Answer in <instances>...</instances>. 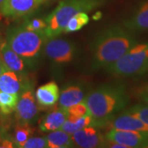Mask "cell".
I'll return each instance as SVG.
<instances>
[{"instance_id": "6da1fadb", "label": "cell", "mask_w": 148, "mask_h": 148, "mask_svg": "<svg viewBox=\"0 0 148 148\" xmlns=\"http://www.w3.org/2000/svg\"><path fill=\"white\" fill-rule=\"evenodd\" d=\"M138 44L132 32L119 25L103 28L94 37L90 45L91 68L106 69Z\"/></svg>"}, {"instance_id": "7a4b0ae2", "label": "cell", "mask_w": 148, "mask_h": 148, "mask_svg": "<svg viewBox=\"0 0 148 148\" xmlns=\"http://www.w3.org/2000/svg\"><path fill=\"white\" fill-rule=\"evenodd\" d=\"M128 101L125 86L119 83L102 85L90 91L84 100L95 127L107 125L127 106Z\"/></svg>"}, {"instance_id": "3957f363", "label": "cell", "mask_w": 148, "mask_h": 148, "mask_svg": "<svg viewBox=\"0 0 148 148\" xmlns=\"http://www.w3.org/2000/svg\"><path fill=\"white\" fill-rule=\"evenodd\" d=\"M48 39L45 31L32 32L21 26L8 30L6 42L32 68L39 59Z\"/></svg>"}, {"instance_id": "277c9868", "label": "cell", "mask_w": 148, "mask_h": 148, "mask_svg": "<svg viewBox=\"0 0 148 148\" xmlns=\"http://www.w3.org/2000/svg\"><path fill=\"white\" fill-rule=\"evenodd\" d=\"M106 0H63L45 20L47 27L45 32L47 37L54 38L61 35L69 20L81 12H90L104 5Z\"/></svg>"}, {"instance_id": "5b68a950", "label": "cell", "mask_w": 148, "mask_h": 148, "mask_svg": "<svg viewBox=\"0 0 148 148\" xmlns=\"http://www.w3.org/2000/svg\"><path fill=\"white\" fill-rule=\"evenodd\" d=\"M105 69L116 77H133L147 73L148 42L136 44L121 58Z\"/></svg>"}, {"instance_id": "8992f818", "label": "cell", "mask_w": 148, "mask_h": 148, "mask_svg": "<svg viewBox=\"0 0 148 148\" xmlns=\"http://www.w3.org/2000/svg\"><path fill=\"white\" fill-rule=\"evenodd\" d=\"M44 53L48 58L58 64H69L73 61L76 47L68 40L49 38L45 44Z\"/></svg>"}, {"instance_id": "52a82bcc", "label": "cell", "mask_w": 148, "mask_h": 148, "mask_svg": "<svg viewBox=\"0 0 148 148\" xmlns=\"http://www.w3.org/2000/svg\"><path fill=\"white\" fill-rule=\"evenodd\" d=\"M36 96L32 89H27L23 91L15 110V117L19 123H29L36 120L39 114V107L37 106Z\"/></svg>"}, {"instance_id": "ba28073f", "label": "cell", "mask_w": 148, "mask_h": 148, "mask_svg": "<svg viewBox=\"0 0 148 148\" xmlns=\"http://www.w3.org/2000/svg\"><path fill=\"white\" fill-rule=\"evenodd\" d=\"M46 0H6L0 8V14L8 18L29 16L36 11Z\"/></svg>"}, {"instance_id": "9c48e42d", "label": "cell", "mask_w": 148, "mask_h": 148, "mask_svg": "<svg viewBox=\"0 0 148 148\" xmlns=\"http://www.w3.org/2000/svg\"><path fill=\"white\" fill-rule=\"evenodd\" d=\"M106 137L108 141L124 145L127 148H147L148 146L147 132L111 128Z\"/></svg>"}, {"instance_id": "30bf717a", "label": "cell", "mask_w": 148, "mask_h": 148, "mask_svg": "<svg viewBox=\"0 0 148 148\" xmlns=\"http://www.w3.org/2000/svg\"><path fill=\"white\" fill-rule=\"evenodd\" d=\"M71 135L75 146L78 147H106L108 143L106 136L93 125L84 127Z\"/></svg>"}, {"instance_id": "8fae6325", "label": "cell", "mask_w": 148, "mask_h": 148, "mask_svg": "<svg viewBox=\"0 0 148 148\" xmlns=\"http://www.w3.org/2000/svg\"><path fill=\"white\" fill-rule=\"evenodd\" d=\"M0 54L7 70L23 75L26 74L27 69L30 68L27 62L13 51L6 41L0 44Z\"/></svg>"}, {"instance_id": "7c38bea8", "label": "cell", "mask_w": 148, "mask_h": 148, "mask_svg": "<svg viewBox=\"0 0 148 148\" xmlns=\"http://www.w3.org/2000/svg\"><path fill=\"white\" fill-rule=\"evenodd\" d=\"M109 123L111 128L148 133V124L147 123L143 122L138 117L125 112H123L121 114L113 118Z\"/></svg>"}, {"instance_id": "4fadbf2b", "label": "cell", "mask_w": 148, "mask_h": 148, "mask_svg": "<svg viewBox=\"0 0 148 148\" xmlns=\"http://www.w3.org/2000/svg\"><path fill=\"white\" fill-rule=\"evenodd\" d=\"M59 88L55 82H49L40 86L36 91V100L41 108L53 106L59 99Z\"/></svg>"}, {"instance_id": "5bb4252c", "label": "cell", "mask_w": 148, "mask_h": 148, "mask_svg": "<svg viewBox=\"0 0 148 148\" xmlns=\"http://www.w3.org/2000/svg\"><path fill=\"white\" fill-rule=\"evenodd\" d=\"M123 27L132 32L148 31V0L123 21Z\"/></svg>"}, {"instance_id": "9a60e30c", "label": "cell", "mask_w": 148, "mask_h": 148, "mask_svg": "<svg viewBox=\"0 0 148 148\" xmlns=\"http://www.w3.org/2000/svg\"><path fill=\"white\" fill-rule=\"evenodd\" d=\"M85 90L82 86L79 84L67 85L62 90L59 99H58V105L59 107L67 109L70 106L80 103L85 100Z\"/></svg>"}, {"instance_id": "2e32d148", "label": "cell", "mask_w": 148, "mask_h": 148, "mask_svg": "<svg viewBox=\"0 0 148 148\" xmlns=\"http://www.w3.org/2000/svg\"><path fill=\"white\" fill-rule=\"evenodd\" d=\"M68 119L67 110L59 107L48 113L40 122V129L42 132H53L60 129Z\"/></svg>"}, {"instance_id": "e0dca14e", "label": "cell", "mask_w": 148, "mask_h": 148, "mask_svg": "<svg viewBox=\"0 0 148 148\" xmlns=\"http://www.w3.org/2000/svg\"><path fill=\"white\" fill-rule=\"evenodd\" d=\"M25 87L22 74L16 73L10 70H5L0 74V91L19 94Z\"/></svg>"}, {"instance_id": "ac0fdd59", "label": "cell", "mask_w": 148, "mask_h": 148, "mask_svg": "<svg viewBox=\"0 0 148 148\" xmlns=\"http://www.w3.org/2000/svg\"><path fill=\"white\" fill-rule=\"evenodd\" d=\"M48 147L49 148L75 147L72 135L61 129L53 131L48 134Z\"/></svg>"}, {"instance_id": "d6986e66", "label": "cell", "mask_w": 148, "mask_h": 148, "mask_svg": "<svg viewBox=\"0 0 148 148\" xmlns=\"http://www.w3.org/2000/svg\"><path fill=\"white\" fill-rule=\"evenodd\" d=\"M91 125L94 126V120L90 114H87L74 122L69 121L67 119L60 129L64 132L72 134V133L77 132L84 127L91 126Z\"/></svg>"}, {"instance_id": "ffe728a7", "label": "cell", "mask_w": 148, "mask_h": 148, "mask_svg": "<svg viewBox=\"0 0 148 148\" xmlns=\"http://www.w3.org/2000/svg\"><path fill=\"white\" fill-rule=\"evenodd\" d=\"M19 100L18 94L0 91V111L3 114L8 115L15 112Z\"/></svg>"}, {"instance_id": "44dd1931", "label": "cell", "mask_w": 148, "mask_h": 148, "mask_svg": "<svg viewBox=\"0 0 148 148\" xmlns=\"http://www.w3.org/2000/svg\"><path fill=\"white\" fill-rule=\"evenodd\" d=\"M33 133L31 124L29 123H19L14 129V139L13 142L17 147H22Z\"/></svg>"}, {"instance_id": "7402d4cb", "label": "cell", "mask_w": 148, "mask_h": 148, "mask_svg": "<svg viewBox=\"0 0 148 148\" xmlns=\"http://www.w3.org/2000/svg\"><path fill=\"white\" fill-rule=\"evenodd\" d=\"M90 21V17L86 12H81L73 16L68 22L64 28V33L78 32L83 27H85Z\"/></svg>"}, {"instance_id": "603a6c76", "label": "cell", "mask_w": 148, "mask_h": 148, "mask_svg": "<svg viewBox=\"0 0 148 148\" xmlns=\"http://www.w3.org/2000/svg\"><path fill=\"white\" fill-rule=\"evenodd\" d=\"M127 114H132L138 117L143 122L147 123L148 124V105L145 103H138L135 104L131 107L127 108V110L123 111Z\"/></svg>"}, {"instance_id": "cb8c5ba5", "label": "cell", "mask_w": 148, "mask_h": 148, "mask_svg": "<svg viewBox=\"0 0 148 148\" xmlns=\"http://www.w3.org/2000/svg\"><path fill=\"white\" fill-rule=\"evenodd\" d=\"M66 110L68 112V118H73V119H78L89 114L87 106L84 101H82L76 105L70 106Z\"/></svg>"}, {"instance_id": "d4e9b609", "label": "cell", "mask_w": 148, "mask_h": 148, "mask_svg": "<svg viewBox=\"0 0 148 148\" xmlns=\"http://www.w3.org/2000/svg\"><path fill=\"white\" fill-rule=\"evenodd\" d=\"M22 27L32 32H43L47 27V23L42 18H32L25 21Z\"/></svg>"}, {"instance_id": "484cf974", "label": "cell", "mask_w": 148, "mask_h": 148, "mask_svg": "<svg viewBox=\"0 0 148 148\" xmlns=\"http://www.w3.org/2000/svg\"><path fill=\"white\" fill-rule=\"evenodd\" d=\"M23 148H45L48 147L47 138H31L23 145Z\"/></svg>"}, {"instance_id": "4316f807", "label": "cell", "mask_w": 148, "mask_h": 148, "mask_svg": "<svg viewBox=\"0 0 148 148\" xmlns=\"http://www.w3.org/2000/svg\"><path fill=\"white\" fill-rule=\"evenodd\" d=\"M137 97L139 101L148 105V86H145L142 89L138 90Z\"/></svg>"}, {"instance_id": "83f0119b", "label": "cell", "mask_w": 148, "mask_h": 148, "mask_svg": "<svg viewBox=\"0 0 148 148\" xmlns=\"http://www.w3.org/2000/svg\"><path fill=\"white\" fill-rule=\"evenodd\" d=\"M15 143L14 142H12L10 140H8V139H6L4 141H2L1 142V144H0V147L1 148H12V147H14L15 146H13Z\"/></svg>"}, {"instance_id": "f1b7e54d", "label": "cell", "mask_w": 148, "mask_h": 148, "mask_svg": "<svg viewBox=\"0 0 148 148\" xmlns=\"http://www.w3.org/2000/svg\"><path fill=\"white\" fill-rule=\"evenodd\" d=\"M5 70H7V69H6L3 63V60H2V58H1V54H0V74L2 73L3 72H4Z\"/></svg>"}, {"instance_id": "f546056e", "label": "cell", "mask_w": 148, "mask_h": 148, "mask_svg": "<svg viewBox=\"0 0 148 148\" xmlns=\"http://www.w3.org/2000/svg\"><path fill=\"white\" fill-rule=\"evenodd\" d=\"M6 0H0V8H1V7L3 5V3H5Z\"/></svg>"}, {"instance_id": "4dcf8cb0", "label": "cell", "mask_w": 148, "mask_h": 148, "mask_svg": "<svg viewBox=\"0 0 148 148\" xmlns=\"http://www.w3.org/2000/svg\"><path fill=\"white\" fill-rule=\"evenodd\" d=\"M1 142H2V139H1V137H0V144H1Z\"/></svg>"}, {"instance_id": "1f68e13d", "label": "cell", "mask_w": 148, "mask_h": 148, "mask_svg": "<svg viewBox=\"0 0 148 148\" xmlns=\"http://www.w3.org/2000/svg\"><path fill=\"white\" fill-rule=\"evenodd\" d=\"M147 148H148V146H147Z\"/></svg>"}]
</instances>
